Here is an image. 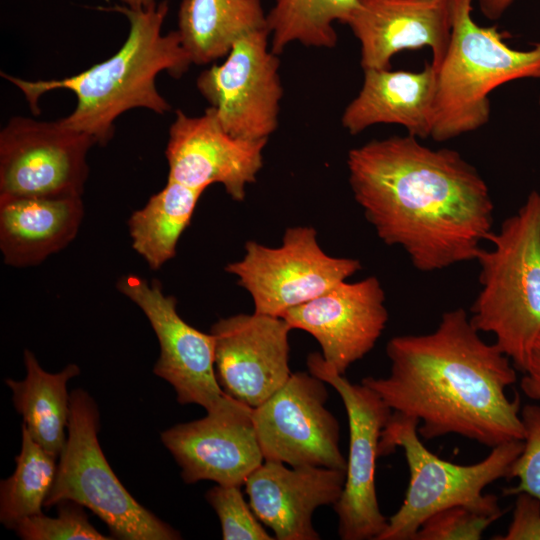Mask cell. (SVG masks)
<instances>
[{
	"instance_id": "obj_13",
	"label": "cell",
	"mask_w": 540,
	"mask_h": 540,
	"mask_svg": "<svg viewBox=\"0 0 540 540\" xmlns=\"http://www.w3.org/2000/svg\"><path fill=\"white\" fill-rule=\"evenodd\" d=\"M117 289L145 314L160 345L153 372L175 390L180 404H197L207 413L223 408L231 399L218 383L214 338L186 323L178 314L177 300L165 295L161 283L130 274Z\"/></svg>"
},
{
	"instance_id": "obj_29",
	"label": "cell",
	"mask_w": 540,
	"mask_h": 540,
	"mask_svg": "<svg viewBox=\"0 0 540 540\" xmlns=\"http://www.w3.org/2000/svg\"><path fill=\"white\" fill-rule=\"evenodd\" d=\"M523 449L512 463L507 478L518 484L503 490L507 496L525 492L540 500V404H527L520 412Z\"/></svg>"
},
{
	"instance_id": "obj_6",
	"label": "cell",
	"mask_w": 540,
	"mask_h": 540,
	"mask_svg": "<svg viewBox=\"0 0 540 540\" xmlns=\"http://www.w3.org/2000/svg\"><path fill=\"white\" fill-rule=\"evenodd\" d=\"M419 421L392 412L379 441V457L397 447L404 450L409 468V484L400 508L388 519L377 540H413L423 522L432 514L452 506H464L485 515L501 517L495 495L484 488L507 478L512 463L523 449V440L491 448L481 461L459 465L429 451L418 434Z\"/></svg>"
},
{
	"instance_id": "obj_21",
	"label": "cell",
	"mask_w": 540,
	"mask_h": 540,
	"mask_svg": "<svg viewBox=\"0 0 540 540\" xmlns=\"http://www.w3.org/2000/svg\"><path fill=\"white\" fill-rule=\"evenodd\" d=\"M84 215L81 196L0 200V249L4 263L33 266L66 247Z\"/></svg>"
},
{
	"instance_id": "obj_4",
	"label": "cell",
	"mask_w": 540,
	"mask_h": 540,
	"mask_svg": "<svg viewBox=\"0 0 540 540\" xmlns=\"http://www.w3.org/2000/svg\"><path fill=\"white\" fill-rule=\"evenodd\" d=\"M488 241L493 247L476 258L481 289L470 321L479 332L492 333L524 372L540 335V192L532 191Z\"/></svg>"
},
{
	"instance_id": "obj_31",
	"label": "cell",
	"mask_w": 540,
	"mask_h": 540,
	"mask_svg": "<svg viewBox=\"0 0 540 540\" xmlns=\"http://www.w3.org/2000/svg\"><path fill=\"white\" fill-rule=\"evenodd\" d=\"M515 496V507L507 532L492 539L540 540V500L525 492Z\"/></svg>"
},
{
	"instance_id": "obj_3",
	"label": "cell",
	"mask_w": 540,
	"mask_h": 540,
	"mask_svg": "<svg viewBox=\"0 0 540 540\" xmlns=\"http://www.w3.org/2000/svg\"><path fill=\"white\" fill-rule=\"evenodd\" d=\"M100 9L118 12L129 22L125 42L111 57L60 79L32 81L3 72L1 76L23 93L35 115L40 113L38 102L45 93L58 89L73 92L76 106L59 120L104 146L113 137L116 119L126 111L144 108L160 115L170 111V104L156 87V78L161 72L180 78L193 63L177 30L162 33L169 11L166 0L149 9L118 4Z\"/></svg>"
},
{
	"instance_id": "obj_30",
	"label": "cell",
	"mask_w": 540,
	"mask_h": 540,
	"mask_svg": "<svg viewBox=\"0 0 540 540\" xmlns=\"http://www.w3.org/2000/svg\"><path fill=\"white\" fill-rule=\"evenodd\" d=\"M499 518L464 506L448 507L428 517L413 540H479L484 531Z\"/></svg>"
},
{
	"instance_id": "obj_17",
	"label": "cell",
	"mask_w": 540,
	"mask_h": 540,
	"mask_svg": "<svg viewBox=\"0 0 540 540\" xmlns=\"http://www.w3.org/2000/svg\"><path fill=\"white\" fill-rule=\"evenodd\" d=\"M281 317L291 329L312 335L324 360L345 374L375 346L388 321V311L379 280L370 276L353 283L342 281Z\"/></svg>"
},
{
	"instance_id": "obj_1",
	"label": "cell",
	"mask_w": 540,
	"mask_h": 540,
	"mask_svg": "<svg viewBox=\"0 0 540 540\" xmlns=\"http://www.w3.org/2000/svg\"><path fill=\"white\" fill-rule=\"evenodd\" d=\"M349 183L378 237L422 272L476 260L492 231L489 188L457 151L417 137L374 139L349 151Z\"/></svg>"
},
{
	"instance_id": "obj_34",
	"label": "cell",
	"mask_w": 540,
	"mask_h": 540,
	"mask_svg": "<svg viewBox=\"0 0 540 540\" xmlns=\"http://www.w3.org/2000/svg\"><path fill=\"white\" fill-rule=\"evenodd\" d=\"M130 9L141 10L154 7L158 2L156 0H120Z\"/></svg>"
},
{
	"instance_id": "obj_16",
	"label": "cell",
	"mask_w": 540,
	"mask_h": 540,
	"mask_svg": "<svg viewBox=\"0 0 540 540\" xmlns=\"http://www.w3.org/2000/svg\"><path fill=\"white\" fill-rule=\"evenodd\" d=\"M161 441L188 484L209 480L242 486L264 462L253 408L233 397L223 408L201 419L163 431Z\"/></svg>"
},
{
	"instance_id": "obj_32",
	"label": "cell",
	"mask_w": 540,
	"mask_h": 540,
	"mask_svg": "<svg viewBox=\"0 0 540 540\" xmlns=\"http://www.w3.org/2000/svg\"><path fill=\"white\" fill-rule=\"evenodd\" d=\"M520 381L522 392L532 400L540 402V335L535 340Z\"/></svg>"
},
{
	"instance_id": "obj_24",
	"label": "cell",
	"mask_w": 540,
	"mask_h": 540,
	"mask_svg": "<svg viewBox=\"0 0 540 540\" xmlns=\"http://www.w3.org/2000/svg\"><path fill=\"white\" fill-rule=\"evenodd\" d=\"M203 192L168 180L144 207L131 214L128 227L132 247L152 270L175 256L177 243Z\"/></svg>"
},
{
	"instance_id": "obj_8",
	"label": "cell",
	"mask_w": 540,
	"mask_h": 540,
	"mask_svg": "<svg viewBox=\"0 0 540 540\" xmlns=\"http://www.w3.org/2000/svg\"><path fill=\"white\" fill-rule=\"evenodd\" d=\"M360 269L357 259L326 254L310 226L286 229L282 244L275 248L248 241L243 258L225 267L252 297L255 313L276 317L322 295Z\"/></svg>"
},
{
	"instance_id": "obj_19",
	"label": "cell",
	"mask_w": 540,
	"mask_h": 540,
	"mask_svg": "<svg viewBox=\"0 0 540 540\" xmlns=\"http://www.w3.org/2000/svg\"><path fill=\"white\" fill-rule=\"evenodd\" d=\"M346 471L295 466L264 461L246 479L245 491L257 518L269 527L277 540H318L312 524L318 507L339 500Z\"/></svg>"
},
{
	"instance_id": "obj_14",
	"label": "cell",
	"mask_w": 540,
	"mask_h": 540,
	"mask_svg": "<svg viewBox=\"0 0 540 540\" xmlns=\"http://www.w3.org/2000/svg\"><path fill=\"white\" fill-rule=\"evenodd\" d=\"M267 142L231 135L212 106L199 116L178 109L165 150L168 180L203 191L211 184H222L233 200L243 201L247 186L263 167Z\"/></svg>"
},
{
	"instance_id": "obj_28",
	"label": "cell",
	"mask_w": 540,
	"mask_h": 540,
	"mask_svg": "<svg viewBox=\"0 0 540 540\" xmlns=\"http://www.w3.org/2000/svg\"><path fill=\"white\" fill-rule=\"evenodd\" d=\"M241 486L217 484L205 498L215 510L224 540H272L262 522L247 504Z\"/></svg>"
},
{
	"instance_id": "obj_9",
	"label": "cell",
	"mask_w": 540,
	"mask_h": 540,
	"mask_svg": "<svg viewBox=\"0 0 540 540\" xmlns=\"http://www.w3.org/2000/svg\"><path fill=\"white\" fill-rule=\"evenodd\" d=\"M308 372L332 386L344 404L349 425V453L342 494L333 506L342 540H377L388 519L382 514L376 493V459L382 431L391 408L371 388L351 383L319 352L307 357Z\"/></svg>"
},
{
	"instance_id": "obj_22",
	"label": "cell",
	"mask_w": 540,
	"mask_h": 540,
	"mask_svg": "<svg viewBox=\"0 0 540 540\" xmlns=\"http://www.w3.org/2000/svg\"><path fill=\"white\" fill-rule=\"evenodd\" d=\"M267 28L261 0H181L178 33L192 63L226 56L243 36Z\"/></svg>"
},
{
	"instance_id": "obj_26",
	"label": "cell",
	"mask_w": 540,
	"mask_h": 540,
	"mask_svg": "<svg viewBox=\"0 0 540 540\" xmlns=\"http://www.w3.org/2000/svg\"><path fill=\"white\" fill-rule=\"evenodd\" d=\"M21 449L14 473L0 482V522L15 529L23 519L42 513L53 485L56 458L46 452L22 425Z\"/></svg>"
},
{
	"instance_id": "obj_33",
	"label": "cell",
	"mask_w": 540,
	"mask_h": 540,
	"mask_svg": "<svg viewBox=\"0 0 540 540\" xmlns=\"http://www.w3.org/2000/svg\"><path fill=\"white\" fill-rule=\"evenodd\" d=\"M481 12L489 19L496 20L515 0H478Z\"/></svg>"
},
{
	"instance_id": "obj_35",
	"label": "cell",
	"mask_w": 540,
	"mask_h": 540,
	"mask_svg": "<svg viewBox=\"0 0 540 540\" xmlns=\"http://www.w3.org/2000/svg\"><path fill=\"white\" fill-rule=\"evenodd\" d=\"M539 104H540V97H539Z\"/></svg>"
},
{
	"instance_id": "obj_20",
	"label": "cell",
	"mask_w": 540,
	"mask_h": 540,
	"mask_svg": "<svg viewBox=\"0 0 540 540\" xmlns=\"http://www.w3.org/2000/svg\"><path fill=\"white\" fill-rule=\"evenodd\" d=\"M362 87L341 116L352 135L377 124L404 127L418 139L431 136L437 71L426 64L419 72L365 69Z\"/></svg>"
},
{
	"instance_id": "obj_25",
	"label": "cell",
	"mask_w": 540,
	"mask_h": 540,
	"mask_svg": "<svg viewBox=\"0 0 540 540\" xmlns=\"http://www.w3.org/2000/svg\"><path fill=\"white\" fill-rule=\"evenodd\" d=\"M358 6L359 0H274L267 13L272 51L279 55L292 43L335 47L334 23L347 24Z\"/></svg>"
},
{
	"instance_id": "obj_11",
	"label": "cell",
	"mask_w": 540,
	"mask_h": 540,
	"mask_svg": "<svg viewBox=\"0 0 540 540\" xmlns=\"http://www.w3.org/2000/svg\"><path fill=\"white\" fill-rule=\"evenodd\" d=\"M279 68L265 28L237 40L221 64L199 74L196 87L228 133L268 140L279 125L283 97Z\"/></svg>"
},
{
	"instance_id": "obj_23",
	"label": "cell",
	"mask_w": 540,
	"mask_h": 540,
	"mask_svg": "<svg viewBox=\"0 0 540 540\" xmlns=\"http://www.w3.org/2000/svg\"><path fill=\"white\" fill-rule=\"evenodd\" d=\"M26 376L16 381L5 380L12 392L16 411L33 440L46 452L57 458L66 442L65 430L70 415V394L67 384L79 375L76 364L67 365L61 372L49 373L39 364L35 355L24 351Z\"/></svg>"
},
{
	"instance_id": "obj_12",
	"label": "cell",
	"mask_w": 540,
	"mask_h": 540,
	"mask_svg": "<svg viewBox=\"0 0 540 540\" xmlns=\"http://www.w3.org/2000/svg\"><path fill=\"white\" fill-rule=\"evenodd\" d=\"M326 384L310 372H295L253 408L264 461L346 471V459L339 447V423L325 405Z\"/></svg>"
},
{
	"instance_id": "obj_10",
	"label": "cell",
	"mask_w": 540,
	"mask_h": 540,
	"mask_svg": "<svg viewBox=\"0 0 540 540\" xmlns=\"http://www.w3.org/2000/svg\"><path fill=\"white\" fill-rule=\"evenodd\" d=\"M94 144L60 120L11 117L0 132V200L81 196Z\"/></svg>"
},
{
	"instance_id": "obj_18",
	"label": "cell",
	"mask_w": 540,
	"mask_h": 540,
	"mask_svg": "<svg viewBox=\"0 0 540 540\" xmlns=\"http://www.w3.org/2000/svg\"><path fill=\"white\" fill-rule=\"evenodd\" d=\"M347 25L360 43L365 69H388L406 49L428 47L437 69L452 30V0H359Z\"/></svg>"
},
{
	"instance_id": "obj_2",
	"label": "cell",
	"mask_w": 540,
	"mask_h": 540,
	"mask_svg": "<svg viewBox=\"0 0 540 540\" xmlns=\"http://www.w3.org/2000/svg\"><path fill=\"white\" fill-rule=\"evenodd\" d=\"M386 353L389 375L361 382L392 412L417 419L420 437L457 434L490 448L523 440L519 395L506 394L515 366L480 337L464 309L443 313L431 333L393 337Z\"/></svg>"
},
{
	"instance_id": "obj_27",
	"label": "cell",
	"mask_w": 540,
	"mask_h": 540,
	"mask_svg": "<svg viewBox=\"0 0 540 540\" xmlns=\"http://www.w3.org/2000/svg\"><path fill=\"white\" fill-rule=\"evenodd\" d=\"M56 517L43 513L29 516L15 527L25 540H108L89 521L83 506L70 500L59 502Z\"/></svg>"
},
{
	"instance_id": "obj_15",
	"label": "cell",
	"mask_w": 540,
	"mask_h": 540,
	"mask_svg": "<svg viewBox=\"0 0 540 540\" xmlns=\"http://www.w3.org/2000/svg\"><path fill=\"white\" fill-rule=\"evenodd\" d=\"M290 325L264 314H237L211 327L215 372L231 397L256 408L289 379Z\"/></svg>"
},
{
	"instance_id": "obj_7",
	"label": "cell",
	"mask_w": 540,
	"mask_h": 540,
	"mask_svg": "<svg viewBox=\"0 0 540 540\" xmlns=\"http://www.w3.org/2000/svg\"><path fill=\"white\" fill-rule=\"evenodd\" d=\"M99 424L93 398L82 389L73 390L68 435L44 507L74 501L97 515L117 539H181L177 530L137 502L115 475L98 441Z\"/></svg>"
},
{
	"instance_id": "obj_5",
	"label": "cell",
	"mask_w": 540,
	"mask_h": 540,
	"mask_svg": "<svg viewBox=\"0 0 540 540\" xmlns=\"http://www.w3.org/2000/svg\"><path fill=\"white\" fill-rule=\"evenodd\" d=\"M473 0H452V30L437 85L431 138L443 142L476 131L490 118V93L522 78H540V43L516 50L496 26L472 18Z\"/></svg>"
}]
</instances>
